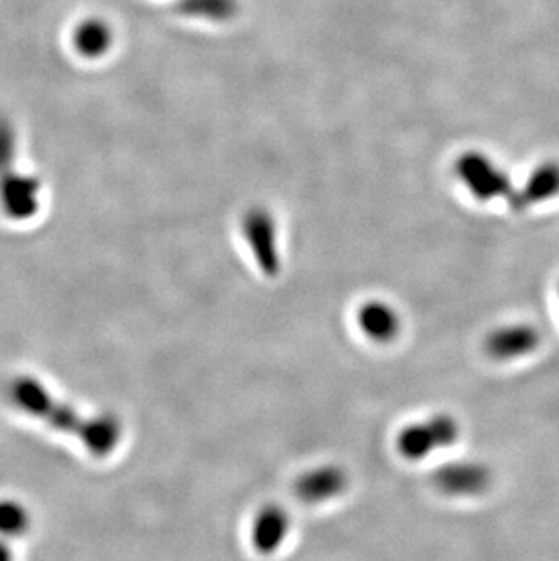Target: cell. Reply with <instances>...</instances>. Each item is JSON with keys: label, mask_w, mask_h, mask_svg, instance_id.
<instances>
[{"label": "cell", "mask_w": 559, "mask_h": 561, "mask_svg": "<svg viewBox=\"0 0 559 561\" xmlns=\"http://www.w3.org/2000/svg\"><path fill=\"white\" fill-rule=\"evenodd\" d=\"M73 46L84 59H101L113 46V32L101 19H85L75 27Z\"/></svg>", "instance_id": "30bf717a"}, {"label": "cell", "mask_w": 559, "mask_h": 561, "mask_svg": "<svg viewBox=\"0 0 559 561\" xmlns=\"http://www.w3.org/2000/svg\"><path fill=\"white\" fill-rule=\"evenodd\" d=\"M559 196V162L545 160L536 165L525 179L522 187L512 191L509 204L516 211H525Z\"/></svg>", "instance_id": "8992f818"}, {"label": "cell", "mask_w": 559, "mask_h": 561, "mask_svg": "<svg viewBox=\"0 0 559 561\" xmlns=\"http://www.w3.org/2000/svg\"><path fill=\"white\" fill-rule=\"evenodd\" d=\"M349 477L340 466L315 467L304 472L295 483V494L304 503H322L336 499L347 489Z\"/></svg>", "instance_id": "52a82bcc"}, {"label": "cell", "mask_w": 559, "mask_h": 561, "mask_svg": "<svg viewBox=\"0 0 559 561\" xmlns=\"http://www.w3.org/2000/svg\"><path fill=\"white\" fill-rule=\"evenodd\" d=\"M356 322L362 333L378 344L392 342L400 334V314L391 304L384 300H369L362 304L356 312Z\"/></svg>", "instance_id": "9c48e42d"}, {"label": "cell", "mask_w": 559, "mask_h": 561, "mask_svg": "<svg viewBox=\"0 0 559 561\" xmlns=\"http://www.w3.org/2000/svg\"><path fill=\"white\" fill-rule=\"evenodd\" d=\"M290 518L282 505L270 503L260 508L251 525V541L254 551L271 557L284 546L289 535Z\"/></svg>", "instance_id": "ba28073f"}, {"label": "cell", "mask_w": 559, "mask_h": 561, "mask_svg": "<svg viewBox=\"0 0 559 561\" xmlns=\"http://www.w3.org/2000/svg\"><path fill=\"white\" fill-rule=\"evenodd\" d=\"M11 541H15L13 536L0 533V561H15V554H13V549H11Z\"/></svg>", "instance_id": "7c38bea8"}, {"label": "cell", "mask_w": 559, "mask_h": 561, "mask_svg": "<svg viewBox=\"0 0 559 561\" xmlns=\"http://www.w3.org/2000/svg\"><path fill=\"white\" fill-rule=\"evenodd\" d=\"M11 402L27 416L49 425L52 430L73 436L84 445V449L96 458L113 455L121 445L124 436V425L118 416L112 413L88 414L69 405V402L58 398L49 387L35 376H16L11 380Z\"/></svg>", "instance_id": "6da1fadb"}, {"label": "cell", "mask_w": 559, "mask_h": 561, "mask_svg": "<svg viewBox=\"0 0 559 561\" xmlns=\"http://www.w3.org/2000/svg\"><path fill=\"white\" fill-rule=\"evenodd\" d=\"M16 135L10 118L0 115V209L15 222L32 220L41 207V182L15 168Z\"/></svg>", "instance_id": "7a4b0ae2"}, {"label": "cell", "mask_w": 559, "mask_h": 561, "mask_svg": "<svg viewBox=\"0 0 559 561\" xmlns=\"http://www.w3.org/2000/svg\"><path fill=\"white\" fill-rule=\"evenodd\" d=\"M453 438V422L447 419H433L401 430L396 439V447L407 460H420L438 445L447 444Z\"/></svg>", "instance_id": "5b68a950"}, {"label": "cell", "mask_w": 559, "mask_h": 561, "mask_svg": "<svg viewBox=\"0 0 559 561\" xmlns=\"http://www.w3.org/2000/svg\"><path fill=\"white\" fill-rule=\"evenodd\" d=\"M32 513L24 503L13 499L0 500V533L21 540L32 529Z\"/></svg>", "instance_id": "8fae6325"}, {"label": "cell", "mask_w": 559, "mask_h": 561, "mask_svg": "<svg viewBox=\"0 0 559 561\" xmlns=\"http://www.w3.org/2000/svg\"><path fill=\"white\" fill-rule=\"evenodd\" d=\"M454 173L465 190L475 196L476 201L492 202L498 198H511L514 184L511 176L492 160L489 154L481 151H465L459 154Z\"/></svg>", "instance_id": "3957f363"}, {"label": "cell", "mask_w": 559, "mask_h": 561, "mask_svg": "<svg viewBox=\"0 0 559 561\" xmlns=\"http://www.w3.org/2000/svg\"><path fill=\"white\" fill-rule=\"evenodd\" d=\"M243 237L253 251L254 260L262 273L267 276L278 275L282 270L278 244H276V224L264 209H251L243 217Z\"/></svg>", "instance_id": "277c9868"}]
</instances>
